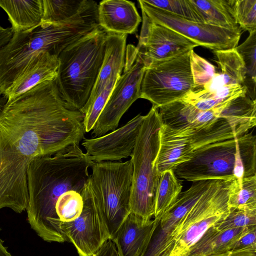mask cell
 <instances>
[{"label":"cell","instance_id":"obj_1","mask_svg":"<svg viewBox=\"0 0 256 256\" xmlns=\"http://www.w3.org/2000/svg\"><path fill=\"white\" fill-rule=\"evenodd\" d=\"M84 116L68 106L56 78L8 99L0 112V209L26 210L28 166L79 144L84 138Z\"/></svg>","mask_w":256,"mask_h":256},{"label":"cell","instance_id":"obj_2","mask_svg":"<svg viewBox=\"0 0 256 256\" xmlns=\"http://www.w3.org/2000/svg\"><path fill=\"white\" fill-rule=\"evenodd\" d=\"M94 162L74 144L52 156L33 160L27 169L28 222L48 242L68 241L56 212L82 198Z\"/></svg>","mask_w":256,"mask_h":256},{"label":"cell","instance_id":"obj_3","mask_svg":"<svg viewBox=\"0 0 256 256\" xmlns=\"http://www.w3.org/2000/svg\"><path fill=\"white\" fill-rule=\"evenodd\" d=\"M106 34L98 26L58 56L56 83L70 109L80 111L88 100L102 64Z\"/></svg>","mask_w":256,"mask_h":256},{"label":"cell","instance_id":"obj_4","mask_svg":"<svg viewBox=\"0 0 256 256\" xmlns=\"http://www.w3.org/2000/svg\"><path fill=\"white\" fill-rule=\"evenodd\" d=\"M188 181L241 180L256 175V137L252 133L204 146L174 170Z\"/></svg>","mask_w":256,"mask_h":256},{"label":"cell","instance_id":"obj_5","mask_svg":"<svg viewBox=\"0 0 256 256\" xmlns=\"http://www.w3.org/2000/svg\"><path fill=\"white\" fill-rule=\"evenodd\" d=\"M162 125L158 108L152 106L144 116L130 156L133 169L130 211L146 220L154 216L155 195L160 179L154 164Z\"/></svg>","mask_w":256,"mask_h":256},{"label":"cell","instance_id":"obj_6","mask_svg":"<svg viewBox=\"0 0 256 256\" xmlns=\"http://www.w3.org/2000/svg\"><path fill=\"white\" fill-rule=\"evenodd\" d=\"M86 184L90 196L102 214L110 239L130 213L132 163L94 162Z\"/></svg>","mask_w":256,"mask_h":256},{"label":"cell","instance_id":"obj_7","mask_svg":"<svg viewBox=\"0 0 256 256\" xmlns=\"http://www.w3.org/2000/svg\"><path fill=\"white\" fill-rule=\"evenodd\" d=\"M232 180H212L180 223L160 256H184L208 228L226 217L230 210L228 198Z\"/></svg>","mask_w":256,"mask_h":256},{"label":"cell","instance_id":"obj_8","mask_svg":"<svg viewBox=\"0 0 256 256\" xmlns=\"http://www.w3.org/2000/svg\"><path fill=\"white\" fill-rule=\"evenodd\" d=\"M190 52L146 67L140 98L148 100L158 108L182 100L194 90Z\"/></svg>","mask_w":256,"mask_h":256},{"label":"cell","instance_id":"obj_9","mask_svg":"<svg viewBox=\"0 0 256 256\" xmlns=\"http://www.w3.org/2000/svg\"><path fill=\"white\" fill-rule=\"evenodd\" d=\"M146 66L136 46L126 45L122 72L92 130V138L112 132L130 106L140 98Z\"/></svg>","mask_w":256,"mask_h":256},{"label":"cell","instance_id":"obj_10","mask_svg":"<svg viewBox=\"0 0 256 256\" xmlns=\"http://www.w3.org/2000/svg\"><path fill=\"white\" fill-rule=\"evenodd\" d=\"M142 12L152 22L178 32L198 46L213 50L236 48L241 36V29L230 30L186 20L146 3L138 1Z\"/></svg>","mask_w":256,"mask_h":256},{"label":"cell","instance_id":"obj_11","mask_svg":"<svg viewBox=\"0 0 256 256\" xmlns=\"http://www.w3.org/2000/svg\"><path fill=\"white\" fill-rule=\"evenodd\" d=\"M142 18L136 47L146 67L180 56L198 46L170 28L152 22L143 12Z\"/></svg>","mask_w":256,"mask_h":256},{"label":"cell","instance_id":"obj_12","mask_svg":"<svg viewBox=\"0 0 256 256\" xmlns=\"http://www.w3.org/2000/svg\"><path fill=\"white\" fill-rule=\"evenodd\" d=\"M82 196L84 206L80 214L72 221L62 222L60 227L80 256H94L110 238L104 220L92 202L86 185Z\"/></svg>","mask_w":256,"mask_h":256},{"label":"cell","instance_id":"obj_13","mask_svg":"<svg viewBox=\"0 0 256 256\" xmlns=\"http://www.w3.org/2000/svg\"><path fill=\"white\" fill-rule=\"evenodd\" d=\"M212 180L194 182L180 193L175 203L162 216L140 256H160L170 244L183 218L206 190Z\"/></svg>","mask_w":256,"mask_h":256},{"label":"cell","instance_id":"obj_14","mask_svg":"<svg viewBox=\"0 0 256 256\" xmlns=\"http://www.w3.org/2000/svg\"><path fill=\"white\" fill-rule=\"evenodd\" d=\"M144 116L138 114L120 128L110 133L82 140L86 154L94 162L120 160L130 156Z\"/></svg>","mask_w":256,"mask_h":256},{"label":"cell","instance_id":"obj_15","mask_svg":"<svg viewBox=\"0 0 256 256\" xmlns=\"http://www.w3.org/2000/svg\"><path fill=\"white\" fill-rule=\"evenodd\" d=\"M160 220H144L130 213L111 239L120 256H140Z\"/></svg>","mask_w":256,"mask_h":256},{"label":"cell","instance_id":"obj_16","mask_svg":"<svg viewBox=\"0 0 256 256\" xmlns=\"http://www.w3.org/2000/svg\"><path fill=\"white\" fill-rule=\"evenodd\" d=\"M98 26L107 32L135 34L142 19L134 2L126 0H104L98 4Z\"/></svg>","mask_w":256,"mask_h":256},{"label":"cell","instance_id":"obj_17","mask_svg":"<svg viewBox=\"0 0 256 256\" xmlns=\"http://www.w3.org/2000/svg\"><path fill=\"white\" fill-rule=\"evenodd\" d=\"M59 66L58 56L47 51L34 56L14 82L6 97L10 98L47 80L55 79Z\"/></svg>","mask_w":256,"mask_h":256},{"label":"cell","instance_id":"obj_18","mask_svg":"<svg viewBox=\"0 0 256 256\" xmlns=\"http://www.w3.org/2000/svg\"><path fill=\"white\" fill-rule=\"evenodd\" d=\"M126 38V34L107 32L102 64L90 97L84 107L92 102L110 80L118 78L121 74L125 62Z\"/></svg>","mask_w":256,"mask_h":256},{"label":"cell","instance_id":"obj_19","mask_svg":"<svg viewBox=\"0 0 256 256\" xmlns=\"http://www.w3.org/2000/svg\"><path fill=\"white\" fill-rule=\"evenodd\" d=\"M194 152L188 140L174 135L162 124L159 148L154 164L159 176L166 170L174 172L179 165L190 160Z\"/></svg>","mask_w":256,"mask_h":256},{"label":"cell","instance_id":"obj_20","mask_svg":"<svg viewBox=\"0 0 256 256\" xmlns=\"http://www.w3.org/2000/svg\"><path fill=\"white\" fill-rule=\"evenodd\" d=\"M14 32L26 31L40 25L42 20V0H0Z\"/></svg>","mask_w":256,"mask_h":256},{"label":"cell","instance_id":"obj_21","mask_svg":"<svg viewBox=\"0 0 256 256\" xmlns=\"http://www.w3.org/2000/svg\"><path fill=\"white\" fill-rule=\"evenodd\" d=\"M248 227L218 230L214 226L206 230L184 256H202L229 252Z\"/></svg>","mask_w":256,"mask_h":256},{"label":"cell","instance_id":"obj_22","mask_svg":"<svg viewBox=\"0 0 256 256\" xmlns=\"http://www.w3.org/2000/svg\"><path fill=\"white\" fill-rule=\"evenodd\" d=\"M246 94L247 89L245 86L234 84L213 90L196 89L188 94L182 100L200 110H207Z\"/></svg>","mask_w":256,"mask_h":256},{"label":"cell","instance_id":"obj_23","mask_svg":"<svg viewBox=\"0 0 256 256\" xmlns=\"http://www.w3.org/2000/svg\"><path fill=\"white\" fill-rule=\"evenodd\" d=\"M221 70L216 72L213 81L216 87L240 84L244 85L246 70L244 62L236 48L213 50Z\"/></svg>","mask_w":256,"mask_h":256},{"label":"cell","instance_id":"obj_24","mask_svg":"<svg viewBox=\"0 0 256 256\" xmlns=\"http://www.w3.org/2000/svg\"><path fill=\"white\" fill-rule=\"evenodd\" d=\"M203 16L205 23L230 30L240 29L233 10L234 0H190Z\"/></svg>","mask_w":256,"mask_h":256},{"label":"cell","instance_id":"obj_25","mask_svg":"<svg viewBox=\"0 0 256 256\" xmlns=\"http://www.w3.org/2000/svg\"><path fill=\"white\" fill-rule=\"evenodd\" d=\"M182 186L172 170L160 176L154 202V218L160 220L178 198Z\"/></svg>","mask_w":256,"mask_h":256},{"label":"cell","instance_id":"obj_26","mask_svg":"<svg viewBox=\"0 0 256 256\" xmlns=\"http://www.w3.org/2000/svg\"><path fill=\"white\" fill-rule=\"evenodd\" d=\"M228 205L230 208L256 209V175L231 181Z\"/></svg>","mask_w":256,"mask_h":256},{"label":"cell","instance_id":"obj_27","mask_svg":"<svg viewBox=\"0 0 256 256\" xmlns=\"http://www.w3.org/2000/svg\"><path fill=\"white\" fill-rule=\"evenodd\" d=\"M86 0H42V22L51 24L67 20L78 14Z\"/></svg>","mask_w":256,"mask_h":256},{"label":"cell","instance_id":"obj_28","mask_svg":"<svg viewBox=\"0 0 256 256\" xmlns=\"http://www.w3.org/2000/svg\"><path fill=\"white\" fill-rule=\"evenodd\" d=\"M249 34L246 40L235 48L242 58L246 70L244 86L247 93L248 92V96L256 100V30Z\"/></svg>","mask_w":256,"mask_h":256},{"label":"cell","instance_id":"obj_29","mask_svg":"<svg viewBox=\"0 0 256 256\" xmlns=\"http://www.w3.org/2000/svg\"><path fill=\"white\" fill-rule=\"evenodd\" d=\"M148 4L186 20L205 23L204 18L190 0H144Z\"/></svg>","mask_w":256,"mask_h":256},{"label":"cell","instance_id":"obj_30","mask_svg":"<svg viewBox=\"0 0 256 256\" xmlns=\"http://www.w3.org/2000/svg\"><path fill=\"white\" fill-rule=\"evenodd\" d=\"M118 78H114L110 80L99 92L92 102L81 110L80 112L84 116L83 123L86 132H90L94 128Z\"/></svg>","mask_w":256,"mask_h":256},{"label":"cell","instance_id":"obj_31","mask_svg":"<svg viewBox=\"0 0 256 256\" xmlns=\"http://www.w3.org/2000/svg\"><path fill=\"white\" fill-rule=\"evenodd\" d=\"M190 60L194 90L201 88L214 76L216 68L193 50L190 52Z\"/></svg>","mask_w":256,"mask_h":256},{"label":"cell","instance_id":"obj_32","mask_svg":"<svg viewBox=\"0 0 256 256\" xmlns=\"http://www.w3.org/2000/svg\"><path fill=\"white\" fill-rule=\"evenodd\" d=\"M233 10L241 30L249 33L256 30V0H234Z\"/></svg>","mask_w":256,"mask_h":256},{"label":"cell","instance_id":"obj_33","mask_svg":"<svg viewBox=\"0 0 256 256\" xmlns=\"http://www.w3.org/2000/svg\"><path fill=\"white\" fill-rule=\"evenodd\" d=\"M256 225V209L230 208L226 217L214 226L219 230L248 227Z\"/></svg>","mask_w":256,"mask_h":256},{"label":"cell","instance_id":"obj_34","mask_svg":"<svg viewBox=\"0 0 256 256\" xmlns=\"http://www.w3.org/2000/svg\"><path fill=\"white\" fill-rule=\"evenodd\" d=\"M256 248V225L248 226L238 239L229 248V251Z\"/></svg>","mask_w":256,"mask_h":256},{"label":"cell","instance_id":"obj_35","mask_svg":"<svg viewBox=\"0 0 256 256\" xmlns=\"http://www.w3.org/2000/svg\"><path fill=\"white\" fill-rule=\"evenodd\" d=\"M94 256H120V255L114 242L111 239H108Z\"/></svg>","mask_w":256,"mask_h":256},{"label":"cell","instance_id":"obj_36","mask_svg":"<svg viewBox=\"0 0 256 256\" xmlns=\"http://www.w3.org/2000/svg\"><path fill=\"white\" fill-rule=\"evenodd\" d=\"M202 256H256V248H247L240 250Z\"/></svg>","mask_w":256,"mask_h":256},{"label":"cell","instance_id":"obj_37","mask_svg":"<svg viewBox=\"0 0 256 256\" xmlns=\"http://www.w3.org/2000/svg\"><path fill=\"white\" fill-rule=\"evenodd\" d=\"M13 32L10 28H4L0 26V47L8 42Z\"/></svg>","mask_w":256,"mask_h":256},{"label":"cell","instance_id":"obj_38","mask_svg":"<svg viewBox=\"0 0 256 256\" xmlns=\"http://www.w3.org/2000/svg\"><path fill=\"white\" fill-rule=\"evenodd\" d=\"M0 256H12L4 245V242L0 238Z\"/></svg>","mask_w":256,"mask_h":256},{"label":"cell","instance_id":"obj_39","mask_svg":"<svg viewBox=\"0 0 256 256\" xmlns=\"http://www.w3.org/2000/svg\"><path fill=\"white\" fill-rule=\"evenodd\" d=\"M8 100L7 98L0 94V112Z\"/></svg>","mask_w":256,"mask_h":256}]
</instances>
